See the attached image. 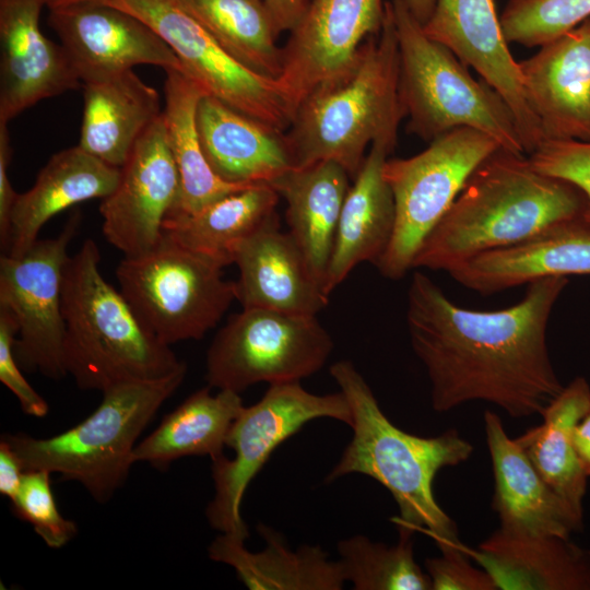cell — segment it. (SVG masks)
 I'll return each mask as SVG.
<instances>
[{
	"label": "cell",
	"instance_id": "cell-1",
	"mask_svg": "<svg viewBox=\"0 0 590 590\" xmlns=\"http://www.w3.org/2000/svg\"><path fill=\"white\" fill-rule=\"evenodd\" d=\"M567 283V276L539 279L519 303L482 311L456 305L427 275L414 272L406 324L430 380L434 410L482 400L512 417L541 415L564 388L550 359L546 327Z\"/></svg>",
	"mask_w": 590,
	"mask_h": 590
},
{
	"label": "cell",
	"instance_id": "cell-2",
	"mask_svg": "<svg viewBox=\"0 0 590 590\" xmlns=\"http://www.w3.org/2000/svg\"><path fill=\"white\" fill-rule=\"evenodd\" d=\"M575 185L539 172L529 156L498 148L471 174L418 249L413 268L445 270L519 244L545 228L583 217Z\"/></svg>",
	"mask_w": 590,
	"mask_h": 590
},
{
	"label": "cell",
	"instance_id": "cell-3",
	"mask_svg": "<svg viewBox=\"0 0 590 590\" xmlns=\"http://www.w3.org/2000/svg\"><path fill=\"white\" fill-rule=\"evenodd\" d=\"M330 375L349 401L353 437L326 483L351 473L379 482L399 508L398 529L430 535L441 554L467 552L456 523L437 504L433 482L445 467L471 456L473 447L456 429L436 437H421L394 426L381 411L370 387L350 361L335 362Z\"/></svg>",
	"mask_w": 590,
	"mask_h": 590
},
{
	"label": "cell",
	"instance_id": "cell-4",
	"mask_svg": "<svg viewBox=\"0 0 590 590\" xmlns=\"http://www.w3.org/2000/svg\"><path fill=\"white\" fill-rule=\"evenodd\" d=\"M403 118L398 38L388 1L381 31L363 44L355 67L303 99L285 138L295 167L331 161L354 178L368 145L397 144Z\"/></svg>",
	"mask_w": 590,
	"mask_h": 590
},
{
	"label": "cell",
	"instance_id": "cell-5",
	"mask_svg": "<svg viewBox=\"0 0 590 590\" xmlns=\"http://www.w3.org/2000/svg\"><path fill=\"white\" fill-rule=\"evenodd\" d=\"M99 262L96 243L86 239L64 268L67 376L83 390L103 392L121 382L160 379L187 368L142 322L121 291L105 280Z\"/></svg>",
	"mask_w": 590,
	"mask_h": 590
},
{
	"label": "cell",
	"instance_id": "cell-6",
	"mask_svg": "<svg viewBox=\"0 0 590 590\" xmlns=\"http://www.w3.org/2000/svg\"><path fill=\"white\" fill-rule=\"evenodd\" d=\"M187 368L153 380L115 385L95 411L75 426L47 438L24 433L2 436L24 471L45 470L81 484L98 503L108 502L134 464L137 440L163 403L178 389Z\"/></svg>",
	"mask_w": 590,
	"mask_h": 590
},
{
	"label": "cell",
	"instance_id": "cell-7",
	"mask_svg": "<svg viewBox=\"0 0 590 590\" xmlns=\"http://www.w3.org/2000/svg\"><path fill=\"white\" fill-rule=\"evenodd\" d=\"M399 47V94L408 131L426 142L458 128L486 133L523 153L515 117L504 98L476 80L448 47L428 37L405 0H391Z\"/></svg>",
	"mask_w": 590,
	"mask_h": 590
},
{
	"label": "cell",
	"instance_id": "cell-8",
	"mask_svg": "<svg viewBox=\"0 0 590 590\" xmlns=\"http://www.w3.org/2000/svg\"><path fill=\"white\" fill-rule=\"evenodd\" d=\"M222 267L163 233L151 251L123 257L116 269L120 291L163 343L200 340L236 300L235 281Z\"/></svg>",
	"mask_w": 590,
	"mask_h": 590
},
{
	"label": "cell",
	"instance_id": "cell-9",
	"mask_svg": "<svg viewBox=\"0 0 590 590\" xmlns=\"http://www.w3.org/2000/svg\"><path fill=\"white\" fill-rule=\"evenodd\" d=\"M324 417L352 425L343 392L315 394L299 381L272 384L258 402L244 406L226 437L234 457L211 460L214 496L205 508L210 526L246 541L249 531L241 504L249 484L282 442L308 422Z\"/></svg>",
	"mask_w": 590,
	"mask_h": 590
},
{
	"label": "cell",
	"instance_id": "cell-10",
	"mask_svg": "<svg viewBox=\"0 0 590 590\" xmlns=\"http://www.w3.org/2000/svg\"><path fill=\"white\" fill-rule=\"evenodd\" d=\"M500 145L472 128L451 130L408 158H388L384 175L394 198L390 243L376 263L391 280L413 268L425 238L451 206L474 169Z\"/></svg>",
	"mask_w": 590,
	"mask_h": 590
},
{
	"label": "cell",
	"instance_id": "cell-11",
	"mask_svg": "<svg viewBox=\"0 0 590 590\" xmlns=\"http://www.w3.org/2000/svg\"><path fill=\"white\" fill-rule=\"evenodd\" d=\"M332 350V338L316 316L243 308L212 340L205 380L237 393L258 382L300 381L321 369Z\"/></svg>",
	"mask_w": 590,
	"mask_h": 590
},
{
	"label": "cell",
	"instance_id": "cell-12",
	"mask_svg": "<svg viewBox=\"0 0 590 590\" xmlns=\"http://www.w3.org/2000/svg\"><path fill=\"white\" fill-rule=\"evenodd\" d=\"M93 1L117 7L151 26L208 95L281 131L290 127L295 109L279 81L235 60L178 0Z\"/></svg>",
	"mask_w": 590,
	"mask_h": 590
},
{
	"label": "cell",
	"instance_id": "cell-13",
	"mask_svg": "<svg viewBox=\"0 0 590 590\" xmlns=\"http://www.w3.org/2000/svg\"><path fill=\"white\" fill-rule=\"evenodd\" d=\"M72 213L54 238L37 239L20 257L0 258V308L14 318V356L22 369L51 379L67 376L63 363L62 283L69 246L81 224Z\"/></svg>",
	"mask_w": 590,
	"mask_h": 590
},
{
	"label": "cell",
	"instance_id": "cell-14",
	"mask_svg": "<svg viewBox=\"0 0 590 590\" xmlns=\"http://www.w3.org/2000/svg\"><path fill=\"white\" fill-rule=\"evenodd\" d=\"M391 0H310L290 32L278 79L295 111L317 88L355 67L363 44L381 31Z\"/></svg>",
	"mask_w": 590,
	"mask_h": 590
},
{
	"label": "cell",
	"instance_id": "cell-15",
	"mask_svg": "<svg viewBox=\"0 0 590 590\" xmlns=\"http://www.w3.org/2000/svg\"><path fill=\"white\" fill-rule=\"evenodd\" d=\"M48 10V24L82 84L140 64L184 71L174 50L151 26L117 7L84 0Z\"/></svg>",
	"mask_w": 590,
	"mask_h": 590
},
{
	"label": "cell",
	"instance_id": "cell-16",
	"mask_svg": "<svg viewBox=\"0 0 590 590\" xmlns=\"http://www.w3.org/2000/svg\"><path fill=\"white\" fill-rule=\"evenodd\" d=\"M179 191V173L161 115L137 141L114 191L102 199L99 213L106 240L125 257L154 249L163 238V224L176 206Z\"/></svg>",
	"mask_w": 590,
	"mask_h": 590
},
{
	"label": "cell",
	"instance_id": "cell-17",
	"mask_svg": "<svg viewBox=\"0 0 590 590\" xmlns=\"http://www.w3.org/2000/svg\"><path fill=\"white\" fill-rule=\"evenodd\" d=\"M423 30L499 93L515 117L526 154H531L544 139L527 101L519 63L504 37L494 0H436Z\"/></svg>",
	"mask_w": 590,
	"mask_h": 590
},
{
	"label": "cell",
	"instance_id": "cell-18",
	"mask_svg": "<svg viewBox=\"0 0 590 590\" xmlns=\"http://www.w3.org/2000/svg\"><path fill=\"white\" fill-rule=\"evenodd\" d=\"M45 0H0V123L82 83L59 44L40 30Z\"/></svg>",
	"mask_w": 590,
	"mask_h": 590
},
{
	"label": "cell",
	"instance_id": "cell-19",
	"mask_svg": "<svg viewBox=\"0 0 590 590\" xmlns=\"http://www.w3.org/2000/svg\"><path fill=\"white\" fill-rule=\"evenodd\" d=\"M518 63L543 139L590 141V17Z\"/></svg>",
	"mask_w": 590,
	"mask_h": 590
},
{
	"label": "cell",
	"instance_id": "cell-20",
	"mask_svg": "<svg viewBox=\"0 0 590 590\" xmlns=\"http://www.w3.org/2000/svg\"><path fill=\"white\" fill-rule=\"evenodd\" d=\"M233 263L243 308L316 316L329 303L296 240L281 231L278 213L238 245Z\"/></svg>",
	"mask_w": 590,
	"mask_h": 590
},
{
	"label": "cell",
	"instance_id": "cell-21",
	"mask_svg": "<svg viewBox=\"0 0 590 590\" xmlns=\"http://www.w3.org/2000/svg\"><path fill=\"white\" fill-rule=\"evenodd\" d=\"M484 422L495 479L493 508L500 530L569 539L581 527L582 516L546 484L516 439L508 437L498 415L486 411Z\"/></svg>",
	"mask_w": 590,
	"mask_h": 590
},
{
	"label": "cell",
	"instance_id": "cell-22",
	"mask_svg": "<svg viewBox=\"0 0 590 590\" xmlns=\"http://www.w3.org/2000/svg\"><path fill=\"white\" fill-rule=\"evenodd\" d=\"M449 274L485 295L547 276L590 274V222L556 223L519 244L475 256Z\"/></svg>",
	"mask_w": 590,
	"mask_h": 590
},
{
	"label": "cell",
	"instance_id": "cell-23",
	"mask_svg": "<svg viewBox=\"0 0 590 590\" xmlns=\"http://www.w3.org/2000/svg\"><path fill=\"white\" fill-rule=\"evenodd\" d=\"M197 127L212 170L233 184H270L295 168L285 131L243 114L211 95L197 109Z\"/></svg>",
	"mask_w": 590,
	"mask_h": 590
},
{
	"label": "cell",
	"instance_id": "cell-24",
	"mask_svg": "<svg viewBox=\"0 0 590 590\" xmlns=\"http://www.w3.org/2000/svg\"><path fill=\"white\" fill-rule=\"evenodd\" d=\"M394 144L374 142L345 196L324 291L329 295L359 263H377L392 237L396 205L384 167Z\"/></svg>",
	"mask_w": 590,
	"mask_h": 590
},
{
	"label": "cell",
	"instance_id": "cell-25",
	"mask_svg": "<svg viewBox=\"0 0 590 590\" xmlns=\"http://www.w3.org/2000/svg\"><path fill=\"white\" fill-rule=\"evenodd\" d=\"M119 178L120 168L107 165L79 145L55 153L32 188L17 194L4 253L24 255L51 217L78 203L104 199L114 191Z\"/></svg>",
	"mask_w": 590,
	"mask_h": 590
},
{
	"label": "cell",
	"instance_id": "cell-26",
	"mask_svg": "<svg viewBox=\"0 0 590 590\" xmlns=\"http://www.w3.org/2000/svg\"><path fill=\"white\" fill-rule=\"evenodd\" d=\"M467 553L497 590H590V551L567 538L512 535L499 529Z\"/></svg>",
	"mask_w": 590,
	"mask_h": 590
},
{
	"label": "cell",
	"instance_id": "cell-27",
	"mask_svg": "<svg viewBox=\"0 0 590 590\" xmlns=\"http://www.w3.org/2000/svg\"><path fill=\"white\" fill-rule=\"evenodd\" d=\"M79 146L121 168L142 133L163 113L157 91L133 70L86 82Z\"/></svg>",
	"mask_w": 590,
	"mask_h": 590
},
{
	"label": "cell",
	"instance_id": "cell-28",
	"mask_svg": "<svg viewBox=\"0 0 590 590\" xmlns=\"http://www.w3.org/2000/svg\"><path fill=\"white\" fill-rule=\"evenodd\" d=\"M258 533L264 547L250 552L245 541L221 533L208 548L209 557L236 571L238 579L251 590H340L346 581L342 565L331 560L319 545L290 548L284 536L259 523Z\"/></svg>",
	"mask_w": 590,
	"mask_h": 590
},
{
	"label": "cell",
	"instance_id": "cell-29",
	"mask_svg": "<svg viewBox=\"0 0 590 590\" xmlns=\"http://www.w3.org/2000/svg\"><path fill=\"white\" fill-rule=\"evenodd\" d=\"M350 178L342 166L323 161L292 168L269 184L284 198L288 232L323 290Z\"/></svg>",
	"mask_w": 590,
	"mask_h": 590
},
{
	"label": "cell",
	"instance_id": "cell-30",
	"mask_svg": "<svg viewBox=\"0 0 590 590\" xmlns=\"http://www.w3.org/2000/svg\"><path fill=\"white\" fill-rule=\"evenodd\" d=\"M165 72V108L162 115L180 179L178 201L167 216L173 217L193 214L215 200L253 184L228 182L212 170L204 156L197 127L198 105L206 93L182 70Z\"/></svg>",
	"mask_w": 590,
	"mask_h": 590
},
{
	"label": "cell",
	"instance_id": "cell-31",
	"mask_svg": "<svg viewBox=\"0 0 590 590\" xmlns=\"http://www.w3.org/2000/svg\"><path fill=\"white\" fill-rule=\"evenodd\" d=\"M206 386L194 391L160 425L139 441L133 452L134 463L146 462L165 470L180 458L209 456L211 460L224 455L226 437L244 409L240 393L220 390L211 394Z\"/></svg>",
	"mask_w": 590,
	"mask_h": 590
},
{
	"label": "cell",
	"instance_id": "cell-32",
	"mask_svg": "<svg viewBox=\"0 0 590 590\" xmlns=\"http://www.w3.org/2000/svg\"><path fill=\"white\" fill-rule=\"evenodd\" d=\"M589 411L590 387L578 377L543 410L541 425L516 438L541 477L580 516L588 476L574 450L571 430Z\"/></svg>",
	"mask_w": 590,
	"mask_h": 590
},
{
	"label": "cell",
	"instance_id": "cell-33",
	"mask_svg": "<svg viewBox=\"0 0 590 590\" xmlns=\"http://www.w3.org/2000/svg\"><path fill=\"white\" fill-rule=\"evenodd\" d=\"M280 198L269 184H253L193 214L167 217L163 233L226 267L233 263L238 245L276 213Z\"/></svg>",
	"mask_w": 590,
	"mask_h": 590
},
{
	"label": "cell",
	"instance_id": "cell-34",
	"mask_svg": "<svg viewBox=\"0 0 590 590\" xmlns=\"http://www.w3.org/2000/svg\"><path fill=\"white\" fill-rule=\"evenodd\" d=\"M245 68L278 80L283 70L281 35L262 0H178Z\"/></svg>",
	"mask_w": 590,
	"mask_h": 590
},
{
	"label": "cell",
	"instance_id": "cell-35",
	"mask_svg": "<svg viewBox=\"0 0 590 590\" xmlns=\"http://www.w3.org/2000/svg\"><path fill=\"white\" fill-rule=\"evenodd\" d=\"M413 533L399 529L393 546L363 534L339 541V562L346 581L355 590H432L428 574L414 559Z\"/></svg>",
	"mask_w": 590,
	"mask_h": 590
},
{
	"label": "cell",
	"instance_id": "cell-36",
	"mask_svg": "<svg viewBox=\"0 0 590 590\" xmlns=\"http://www.w3.org/2000/svg\"><path fill=\"white\" fill-rule=\"evenodd\" d=\"M590 17V0H509L499 17L507 43L542 46Z\"/></svg>",
	"mask_w": 590,
	"mask_h": 590
},
{
	"label": "cell",
	"instance_id": "cell-37",
	"mask_svg": "<svg viewBox=\"0 0 590 590\" xmlns=\"http://www.w3.org/2000/svg\"><path fill=\"white\" fill-rule=\"evenodd\" d=\"M45 470H30L23 474L21 486L12 502L13 514L28 522L51 548H60L78 533V526L59 511Z\"/></svg>",
	"mask_w": 590,
	"mask_h": 590
},
{
	"label": "cell",
	"instance_id": "cell-38",
	"mask_svg": "<svg viewBox=\"0 0 590 590\" xmlns=\"http://www.w3.org/2000/svg\"><path fill=\"white\" fill-rule=\"evenodd\" d=\"M529 158L539 172L566 180L582 191L587 199L583 219L590 222V141L544 140Z\"/></svg>",
	"mask_w": 590,
	"mask_h": 590
},
{
	"label": "cell",
	"instance_id": "cell-39",
	"mask_svg": "<svg viewBox=\"0 0 590 590\" xmlns=\"http://www.w3.org/2000/svg\"><path fill=\"white\" fill-rule=\"evenodd\" d=\"M16 334L14 318L0 308V381L15 396L25 414L44 417L49 412V405L22 374L13 351Z\"/></svg>",
	"mask_w": 590,
	"mask_h": 590
},
{
	"label": "cell",
	"instance_id": "cell-40",
	"mask_svg": "<svg viewBox=\"0 0 590 590\" xmlns=\"http://www.w3.org/2000/svg\"><path fill=\"white\" fill-rule=\"evenodd\" d=\"M469 558L467 552L426 558L424 564L432 590H497L491 575L474 568Z\"/></svg>",
	"mask_w": 590,
	"mask_h": 590
},
{
	"label": "cell",
	"instance_id": "cell-41",
	"mask_svg": "<svg viewBox=\"0 0 590 590\" xmlns=\"http://www.w3.org/2000/svg\"><path fill=\"white\" fill-rule=\"evenodd\" d=\"M11 157L8 123H0V243L3 253L8 249L11 211L19 194L9 179L8 168Z\"/></svg>",
	"mask_w": 590,
	"mask_h": 590
},
{
	"label": "cell",
	"instance_id": "cell-42",
	"mask_svg": "<svg viewBox=\"0 0 590 590\" xmlns=\"http://www.w3.org/2000/svg\"><path fill=\"white\" fill-rule=\"evenodd\" d=\"M21 460L10 444L0 439V493L11 500L15 497L24 474Z\"/></svg>",
	"mask_w": 590,
	"mask_h": 590
},
{
	"label": "cell",
	"instance_id": "cell-43",
	"mask_svg": "<svg viewBox=\"0 0 590 590\" xmlns=\"http://www.w3.org/2000/svg\"><path fill=\"white\" fill-rule=\"evenodd\" d=\"M280 34L291 32L299 22L310 0H262Z\"/></svg>",
	"mask_w": 590,
	"mask_h": 590
},
{
	"label": "cell",
	"instance_id": "cell-44",
	"mask_svg": "<svg viewBox=\"0 0 590 590\" xmlns=\"http://www.w3.org/2000/svg\"><path fill=\"white\" fill-rule=\"evenodd\" d=\"M573 447L587 476H590V411L571 430Z\"/></svg>",
	"mask_w": 590,
	"mask_h": 590
},
{
	"label": "cell",
	"instance_id": "cell-45",
	"mask_svg": "<svg viewBox=\"0 0 590 590\" xmlns=\"http://www.w3.org/2000/svg\"><path fill=\"white\" fill-rule=\"evenodd\" d=\"M405 2L412 14L425 24L434 11L436 0H405Z\"/></svg>",
	"mask_w": 590,
	"mask_h": 590
},
{
	"label": "cell",
	"instance_id": "cell-46",
	"mask_svg": "<svg viewBox=\"0 0 590 590\" xmlns=\"http://www.w3.org/2000/svg\"><path fill=\"white\" fill-rule=\"evenodd\" d=\"M76 1H84V0H45L46 7L54 8L62 4H68Z\"/></svg>",
	"mask_w": 590,
	"mask_h": 590
}]
</instances>
